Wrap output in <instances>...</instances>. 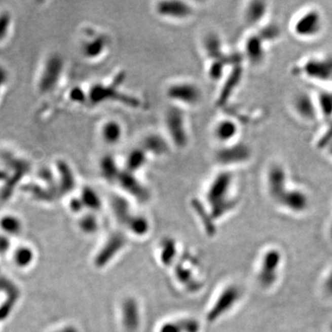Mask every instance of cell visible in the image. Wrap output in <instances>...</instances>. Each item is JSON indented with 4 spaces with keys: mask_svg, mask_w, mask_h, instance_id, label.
<instances>
[{
    "mask_svg": "<svg viewBox=\"0 0 332 332\" xmlns=\"http://www.w3.org/2000/svg\"><path fill=\"white\" fill-rule=\"evenodd\" d=\"M323 289L326 294L332 297V270L328 273V275L325 278V281L323 283Z\"/></svg>",
    "mask_w": 332,
    "mask_h": 332,
    "instance_id": "cell-31",
    "label": "cell"
},
{
    "mask_svg": "<svg viewBox=\"0 0 332 332\" xmlns=\"http://www.w3.org/2000/svg\"><path fill=\"white\" fill-rule=\"evenodd\" d=\"M225 58L222 59H217V60H212L210 61V66L208 68V75L209 77L213 80V81H219L223 78L225 74V68H226V62Z\"/></svg>",
    "mask_w": 332,
    "mask_h": 332,
    "instance_id": "cell-25",
    "label": "cell"
},
{
    "mask_svg": "<svg viewBox=\"0 0 332 332\" xmlns=\"http://www.w3.org/2000/svg\"><path fill=\"white\" fill-rule=\"evenodd\" d=\"M328 331L332 332V323L329 325V328H328Z\"/></svg>",
    "mask_w": 332,
    "mask_h": 332,
    "instance_id": "cell-35",
    "label": "cell"
},
{
    "mask_svg": "<svg viewBox=\"0 0 332 332\" xmlns=\"http://www.w3.org/2000/svg\"><path fill=\"white\" fill-rule=\"evenodd\" d=\"M282 264V253L271 247L263 253L256 273V281L263 289H270L276 284Z\"/></svg>",
    "mask_w": 332,
    "mask_h": 332,
    "instance_id": "cell-4",
    "label": "cell"
},
{
    "mask_svg": "<svg viewBox=\"0 0 332 332\" xmlns=\"http://www.w3.org/2000/svg\"><path fill=\"white\" fill-rule=\"evenodd\" d=\"M302 72L313 80H332V54L308 58L302 66Z\"/></svg>",
    "mask_w": 332,
    "mask_h": 332,
    "instance_id": "cell-13",
    "label": "cell"
},
{
    "mask_svg": "<svg viewBox=\"0 0 332 332\" xmlns=\"http://www.w3.org/2000/svg\"><path fill=\"white\" fill-rule=\"evenodd\" d=\"M156 14L171 21H188L194 15L195 10L189 2L181 0H164L156 3Z\"/></svg>",
    "mask_w": 332,
    "mask_h": 332,
    "instance_id": "cell-9",
    "label": "cell"
},
{
    "mask_svg": "<svg viewBox=\"0 0 332 332\" xmlns=\"http://www.w3.org/2000/svg\"><path fill=\"white\" fill-rule=\"evenodd\" d=\"M266 42L257 33H253L245 39L244 54L247 61L260 65L265 60Z\"/></svg>",
    "mask_w": 332,
    "mask_h": 332,
    "instance_id": "cell-17",
    "label": "cell"
},
{
    "mask_svg": "<svg viewBox=\"0 0 332 332\" xmlns=\"http://www.w3.org/2000/svg\"><path fill=\"white\" fill-rule=\"evenodd\" d=\"M31 261V252L26 247H21L14 253V261L19 267H25Z\"/></svg>",
    "mask_w": 332,
    "mask_h": 332,
    "instance_id": "cell-27",
    "label": "cell"
},
{
    "mask_svg": "<svg viewBox=\"0 0 332 332\" xmlns=\"http://www.w3.org/2000/svg\"><path fill=\"white\" fill-rule=\"evenodd\" d=\"M269 12L268 2L264 0H251L244 11V20L246 24L257 26L265 20Z\"/></svg>",
    "mask_w": 332,
    "mask_h": 332,
    "instance_id": "cell-18",
    "label": "cell"
},
{
    "mask_svg": "<svg viewBox=\"0 0 332 332\" xmlns=\"http://www.w3.org/2000/svg\"><path fill=\"white\" fill-rule=\"evenodd\" d=\"M277 203L291 213L301 214L309 209L310 199L305 190L297 188H288L286 191L281 195V198L278 199Z\"/></svg>",
    "mask_w": 332,
    "mask_h": 332,
    "instance_id": "cell-14",
    "label": "cell"
},
{
    "mask_svg": "<svg viewBox=\"0 0 332 332\" xmlns=\"http://www.w3.org/2000/svg\"><path fill=\"white\" fill-rule=\"evenodd\" d=\"M87 92L88 102L94 105L109 100H118V102H123L125 105L127 104L131 107H137L139 105L138 99L123 94L115 84L105 85L102 83H96Z\"/></svg>",
    "mask_w": 332,
    "mask_h": 332,
    "instance_id": "cell-7",
    "label": "cell"
},
{
    "mask_svg": "<svg viewBox=\"0 0 332 332\" xmlns=\"http://www.w3.org/2000/svg\"><path fill=\"white\" fill-rule=\"evenodd\" d=\"M325 149L327 151V155L332 159V141L327 144V146L325 147Z\"/></svg>",
    "mask_w": 332,
    "mask_h": 332,
    "instance_id": "cell-33",
    "label": "cell"
},
{
    "mask_svg": "<svg viewBox=\"0 0 332 332\" xmlns=\"http://www.w3.org/2000/svg\"><path fill=\"white\" fill-rule=\"evenodd\" d=\"M65 69V63L60 55H51L47 58L42 71L39 88L43 92L55 90L61 80Z\"/></svg>",
    "mask_w": 332,
    "mask_h": 332,
    "instance_id": "cell-10",
    "label": "cell"
},
{
    "mask_svg": "<svg viewBox=\"0 0 332 332\" xmlns=\"http://www.w3.org/2000/svg\"><path fill=\"white\" fill-rule=\"evenodd\" d=\"M8 247H9V236L0 235V253L4 252Z\"/></svg>",
    "mask_w": 332,
    "mask_h": 332,
    "instance_id": "cell-32",
    "label": "cell"
},
{
    "mask_svg": "<svg viewBox=\"0 0 332 332\" xmlns=\"http://www.w3.org/2000/svg\"><path fill=\"white\" fill-rule=\"evenodd\" d=\"M68 97L71 100L72 102L78 104L88 102V92H84L82 88H73L69 92Z\"/></svg>",
    "mask_w": 332,
    "mask_h": 332,
    "instance_id": "cell-28",
    "label": "cell"
},
{
    "mask_svg": "<svg viewBox=\"0 0 332 332\" xmlns=\"http://www.w3.org/2000/svg\"><path fill=\"white\" fill-rule=\"evenodd\" d=\"M233 183L234 174L228 169H225L212 179L208 189V199L216 214H223L232 208L233 199L230 193Z\"/></svg>",
    "mask_w": 332,
    "mask_h": 332,
    "instance_id": "cell-1",
    "label": "cell"
},
{
    "mask_svg": "<svg viewBox=\"0 0 332 332\" xmlns=\"http://www.w3.org/2000/svg\"><path fill=\"white\" fill-rule=\"evenodd\" d=\"M149 157L148 154L140 146L133 149L126 158L124 170L136 174L137 172L142 170L148 164Z\"/></svg>",
    "mask_w": 332,
    "mask_h": 332,
    "instance_id": "cell-21",
    "label": "cell"
},
{
    "mask_svg": "<svg viewBox=\"0 0 332 332\" xmlns=\"http://www.w3.org/2000/svg\"><path fill=\"white\" fill-rule=\"evenodd\" d=\"M82 202H86L88 201L90 204L92 206H96L97 207L99 204V198L97 197V194L90 188H85L82 191Z\"/></svg>",
    "mask_w": 332,
    "mask_h": 332,
    "instance_id": "cell-29",
    "label": "cell"
},
{
    "mask_svg": "<svg viewBox=\"0 0 332 332\" xmlns=\"http://www.w3.org/2000/svg\"><path fill=\"white\" fill-rule=\"evenodd\" d=\"M11 24L10 16L7 13H0V40L5 37L7 31H9Z\"/></svg>",
    "mask_w": 332,
    "mask_h": 332,
    "instance_id": "cell-30",
    "label": "cell"
},
{
    "mask_svg": "<svg viewBox=\"0 0 332 332\" xmlns=\"http://www.w3.org/2000/svg\"><path fill=\"white\" fill-rule=\"evenodd\" d=\"M164 127L167 138L174 147L185 149L189 145L188 120L183 108L172 104L164 115Z\"/></svg>",
    "mask_w": 332,
    "mask_h": 332,
    "instance_id": "cell-2",
    "label": "cell"
},
{
    "mask_svg": "<svg viewBox=\"0 0 332 332\" xmlns=\"http://www.w3.org/2000/svg\"><path fill=\"white\" fill-rule=\"evenodd\" d=\"M257 34L267 43L269 41H274L275 39L279 38V36L281 34V31L278 26L272 24V25H267L264 28H262L257 32Z\"/></svg>",
    "mask_w": 332,
    "mask_h": 332,
    "instance_id": "cell-26",
    "label": "cell"
},
{
    "mask_svg": "<svg viewBox=\"0 0 332 332\" xmlns=\"http://www.w3.org/2000/svg\"><path fill=\"white\" fill-rule=\"evenodd\" d=\"M252 149L245 142L235 141L222 146L215 153V161L224 168L246 164L252 158Z\"/></svg>",
    "mask_w": 332,
    "mask_h": 332,
    "instance_id": "cell-6",
    "label": "cell"
},
{
    "mask_svg": "<svg viewBox=\"0 0 332 332\" xmlns=\"http://www.w3.org/2000/svg\"><path fill=\"white\" fill-rule=\"evenodd\" d=\"M239 134V126L232 118H220L213 127L214 138L222 146L233 143Z\"/></svg>",
    "mask_w": 332,
    "mask_h": 332,
    "instance_id": "cell-15",
    "label": "cell"
},
{
    "mask_svg": "<svg viewBox=\"0 0 332 332\" xmlns=\"http://www.w3.org/2000/svg\"><path fill=\"white\" fill-rule=\"evenodd\" d=\"M324 28L321 11L316 8L308 9L297 16L291 29L294 35L301 39H312L319 35Z\"/></svg>",
    "mask_w": 332,
    "mask_h": 332,
    "instance_id": "cell-5",
    "label": "cell"
},
{
    "mask_svg": "<svg viewBox=\"0 0 332 332\" xmlns=\"http://www.w3.org/2000/svg\"><path fill=\"white\" fill-rule=\"evenodd\" d=\"M319 115L323 118L332 120V92L322 91L316 97Z\"/></svg>",
    "mask_w": 332,
    "mask_h": 332,
    "instance_id": "cell-23",
    "label": "cell"
},
{
    "mask_svg": "<svg viewBox=\"0 0 332 332\" xmlns=\"http://www.w3.org/2000/svg\"><path fill=\"white\" fill-rule=\"evenodd\" d=\"M110 43V38L105 33L89 29L83 36L81 53L88 60H98L105 55Z\"/></svg>",
    "mask_w": 332,
    "mask_h": 332,
    "instance_id": "cell-8",
    "label": "cell"
},
{
    "mask_svg": "<svg viewBox=\"0 0 332 332\" xmlns=\"http://www.w3.org/2000/svg\"><path fill=\"white\" fill-rule=\"evenodd\" d=\"M0 229L8 236L17 235L21 229V220L14 215H5L0 219Z\"/></svg>",
    "mask_w": 332,
    "mask_h": 332,
    "instance_id": "cell-24",
    "label": "cell"
},
{
    "mask_svg": "<svg viewBox=\"0 0 332 332\" xmlns=\"http://www.w3.org/2000/svg\"><path fill=\"white\" fill-rule=\"evenodd\" d=\"M202 48L210 61L225 57L222 37L216 32H208L204 36L202 40Z\"/></svg>",
    "mask_w": 332,
    "mask_h": 332,
    "instance_id": "cell-19",
    "label": "cell"
},
{
    "mask_svg": "<svg viewBox=\"0 0 332 332\" xmlns=\"http://www.w3.org/2000/svg\"><path fill=\"white\" fill-rule=\"evenodd\" d=\"M327 233H328V238H329L330 241L332 242V222L330 223L329 226H328V230H327Z\"/></svg>",
    "mask_w": 332,
    "mask_h": 332,
    "instance_id": "cell-34",
    "label": "cell"
},
{
    "mask_svg": "<svg viewBox=\"0 0 332 332\" xmlns=\"http://www.w3.org/2000/svg\"><path fill=\"white\" fill-rule=\"evenodd\" d=\"M171 142L168 138L159 133L149 134L143 138L140 147L148 154L149 156L163 157L171 151Z\"/></svg>",
    "mask_w": 332,
    "mask_h": 332,
    "instance_id": "cell-16",
    "label": "cell"
},
{
    "mask_svg": "<svg viewBox=\"0 0 332 332\" xmlns=\"http://www.w3.org/2000/svg\"><path fill=\"white\" fill-rule=\"evenodd\" d=\"M122 125L115 119H109L102 123L100 127V137L102 141L108 145H116L122 139Z\"/></svg>",
    "mask_w": 332,
    "mask_h": 332,
    "instance_id": "cell-20",
    "label": "cell"
},
{
    "mask_svg": "<svg viewBox=\"0 0 332 332\" xmlns=\"http://www.w3.org/2000/svg\"><path fill=\"white\" fill-rule=\"evenodd\" d=\"M99 170L102 178L107 181H118V176L122 172L117 161L111 155L102 156L99 163Z\"/></svg>",
    "mask_w": 332,
    "mask_h": 332,
    "instance_id": "cell-22",
    "label": "cell"
},
{
    "mask_svg": "<svg viewBox=\"0 0 332 332\" xmlns=\"http://www.w3.org/2000/svg\"><path fill=\"white\" fill-rule=\"evenodd\" d=\"M266 184L269 195L277 202L289 188L288 174L284 166L281 164H271L267 172Z\"/></svg>",
    "mask_w": 332,
    "mask_h": 332,
    "instance_id": "cell-11",
    "label": "cell"
},
{
    "mask_svg": "<svg viewBox=\"0 0 332 332\" xmlns=\"http://www.w3.org/2000/svg\"><path fill=\"white\" fill-rule=\"evenodd\" d=\"M291 104L297 117L307 122L316 120L319 116L316 98L306 91L297 92L291 98Z\"/></svg>",
    "mask_w": 332,
    "mask_h": 332,
    "instance_id": "cell-12",
    "label": "cell"
},
{
    "mask_svg": "<svg viewBox=\"0 0 332 332\" xmlns=\"http://www.w3.org/2000/svg\"><path fill=\"white\" fill-rule=\"evenodd\" d=\"M165 94L173 104L182 108L197 106L203 99V92L199 84L187 80L171 82Z\"/></svg>",
    "mask_w": 332,
    "mask_h": 332,
    "instance_id": "cell-3",
    "label": "cell"
}]
</instances>
